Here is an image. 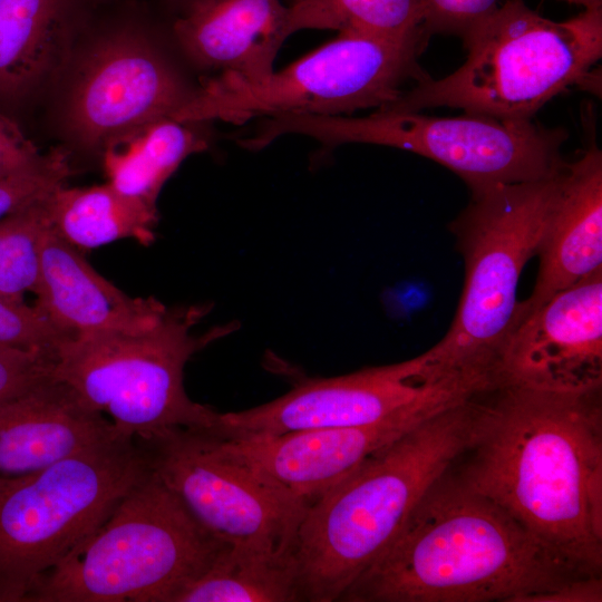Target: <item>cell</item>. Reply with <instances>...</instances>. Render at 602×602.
I'll return each mask as SVG.
<instances>
[{
    "mask_svg": "<svg viewBox=\"0 0 602 602\" xmlns=\"http://www.w3.org/2000/svg\"><path fill=\"white\" fill-rule=\"evenodd\" d=\"M465 454L457 476L467 487L498 504L571 570L601 576V388H491L479 396Z\"/></svg>",
    "mask_w": 602,
    "mask_h": 602,
    "instance_id": "obj_1",
    "label": "cell"
},
{
    "mask_svg": "<svg viewBox=\"0 0 602 602\" xmlns=\"http://www.w3.org/2000/svg\"><path fill=\"white\" fill-rule=\"evenodd\" d=\"M583 577L449 469L339 601L536 602Z\"/></svg>",
    "mask_w": 602,
    "mask_h": 602,
    "instance_id": "obj_2",
    "label": "cell"
},
{
    "mask_svg": "<svg viewBox=\"0 0 602 602\" xmlns=\"http://www.w3.org/2000/svg\"><path fill=\"white\" fill-rule=\"evenodd\" d=\"M479 396L425 419L309 505L293 546L301 601H339L469 448Z\"/></svg>",
    "mask_w": 602,
    "mask_h": 602,
    "instance_id": "obj_3",
    "label": "cell"
},
{
    "mask_svg": "<svg viewBox=\"0 0 602 602\" xmlns=\"http://www.w3.org/2000/svg\"><path fill=\"white\" fill-rule=\"evenodd\" d=\"M462 40L467 58L458 69L412 85L379 110L453 107L502 119H532L552 98L591 76L602 57V8L555 21L524 0H506Z\"/></svg>",
    "mask_w": 602,
    "mask_h": 602,
    "instance_id": "obj_4",
    "label": "cell"
},
{
    "mask_svg": "<svg viewBox=\"0 0 602 602\" xmlns=\"http://www.w3.org/2000/svg\"><path fill=\"white\" fill-rule=\"evenodd\" d=\"M227 546L149 469L23 602H173Z\"/></svg>",
    "mask_w": 602,
    "mask_h": 602,
    "instance_id": "obj_5",
    "label": "cell"
},
{
    "mask_svg": "<svg viewBox=\"0 0 602 602\" xmlns=\"http://www.w3.org/2000/svg\"><path fill=\"white\" fill-rule=\"evenodd\" d=\"M210 305L167 308L140 332L75 337L57 351L54 377L93 410L107 415L119 436L147 439L173 428L217 430L220 412L193 401L184 387L191 357L237 329L234 323L194 333Z\"/></svg>",
    "mask_w": 602,
    "mask_h": 602,
    "instance_id": "obj_6",
    "label": "cell"
},
{
    "mask_svg": "<svg viewBox=\"0 0 602 602\" xmlns=\"http://www.w3.org/2000/svg\"><path fill=\"white\" fill-rule=\"evenodd\" d=\"M148 472L137 441L117 435L36 473L0 476V602H23Z\"/></svg>",
    "mask_w": 602,
    "mask_h": 602,
    "instance_id": "obj_7",
    "label": "cell"
},
{
    "mask_svg": "<svg viewBox=\"0 0 602 602\" xmlns=\"http://www.w3.org/2000/svg\"><path fill=\"white\" fill-rule=\"evenodd\" d=\"M427 39L397 41L342 31L262 78L222 72L202 80L171 118L242 124L284 114L348 116L380 109L396 101L405 85L428 78L418 64Z\"/></svg>",
    "mask_w": 602,
    "mask_h": 602,
    "instance_id": "obj_8",
    "label": "cell"
},
{
    "mask_svg": "<svg viewBox=\"0 0 602 602\" xmlns=\"http://www.w3.org/2000/svg\"><path fill=\"white\" fill-rule=\"evenodd\" d=\"M298 134L326 147L362 143L405 149L457 174L470 190L537 181L559 172L569 134L532 119L512 120L465 113L438 117L421 111L376 109L362 117L284 114L261 118L249 136L261 149Z\"/></svg>",
    "mask_w": 602,
    "mask_h": 602,
    "instance_id": "obj_9",
    "label": "cell"
},
{
    "mask_svg": "<svg viewBox=\"0 0 602 602\" xmlns=\"http://www.w3.org/2000/svg\"><path fill=\"white\" fill-rule=\"evenodd\" d=\"M562 168L537 181L470 190L468 205L450 227L465 264L462 298L450 328L430 348L446 363L495 382L520 278L537 253Z\"/></svg>",
    "mask_w": 602,
    "mask_h": 602,
    "instance_id": "obj_10",
    "label": "cell"
},
{
    "mask_svg": "<svg viewBox=\"0 0 602 602\" xmlns=\"http://www.w3.org/2000/svg\"><path fill=\"white\" fill-rule=\"evenodd\" d=\"M149 469L211 534L231 546L291 553L307 505L232 454L214 429L135 439Z\"/></svg>",
    "mask_w": 602,
    "mask_h": 602,
    "instance_id": "obj_11",
    "label": "cell"
},
{
    "mask_svg": "<svg viewBox=\"0 0 602 602\" xmlns=\"http://www.w3.org/2000/svg\"><path fill=\"white\" fill-rule=\"evenodd\" d=\"M485 388L483 377L449 366L429 349L397 363L307 378L266 404L220 412L217 430L245 438L368 425L407 410L446 409Z\"/></svg>",
    "mask_w": 602,
    "mask_h": 602,
    "instance_id": "obj_12",
    "label": "cell"
},
{
    "mask_svg": "<svg viewBox=\"0 0 602 602\" xmlns=\"http://www.w3.org/2000/svg\"><path fill=\"white\" fill-rule=\"evenodd\" d=\"M195 88L145 37L118 31L99 41L82 62L70 91L67 125L78 142L101 148L117 134L172 117Z\"/></svg>",
    "mask_w": 602,
    "mask_h": 602,
    "instance_id": "obj_13",
    "label": "cell"
},
{
    "mask_svg": "<svg viewBox=\"0 0 602 602\" xmlns=\"http://www.w3.org/2000/svg\"><path fill=\"white\" fill-rule=\"evenodd\" d=\"M494 379L552 392L602 387V270L513 323Z\"/></svg>",
    "mask_w": 602,
    "mask_h": 602,
    "instance_id": "obj_14",
    "label": "cell"
},
{
    "mask_svg": "<svg viewBox=\"0 0 602 602\" xmlns=\"http://www.w3.org/2000/svg\"><path fill=\"white\" fill-rule=\"evenodd\" d=\"M441 410L412 409L360 426L222 438L232 454L308 507L379 450Z\"/></svg>",
    "mask_w": 602,
    "mask_h": 602,
    "instance_id": "obj_15",
    "label": "cell"
},
{
    "mask_svg": "<svg viewBox=\"0 0 602 602\" xmlns=\"http://www.w3.org/2000/svg\"><path fill=\"white\" fill-rule=\"evenodd\" d=\"M117 435L52 375L0 401V476L36 473Z\"/></svg>",
    "mask_w": 602,
    "mask_h": 602,
    "instance_id": "obj_16",
    "label": "cell"
},
{
    "mask_svg": "<svg viewBox=\"0 0 602 602\" xmlns=\"http://www.w3.org/2000/svg\"><path fill=\"white\" fill-rule=\"evenodd\" d=\"M536 255L535 285L518 302L514 322L602 270V153L595 144L565 162Z\"/></svg>",
    "mask_w": 602,
    "mask_h": 602,
    "instance_id": "obj_17",
    "label": "cell"
},
{
    "mask_svg": "<svg viewBox=\"0 0 602 602\" xmlns=\"http://www.w3.org/2000/svg\"><path fill=\"white\" fill-rule=\"evenodd\" d=\"M35 295V305L72 338L140 332L155 326L167 309L154 298H135L118 289L50 225Z\"/></svg>",
    "mask_w": 602,
    "mask_h": 602,
    "instance_id": "obj_18",
    "label": "cell"
},
{
    "mask_svg": "<svg viewBox=\"0 0 602 602\" xmlns=\"http://www.w3.org/2000/svg\"><path fill=\"white\" fill-rule=\"evenodd\" d=\"M172 32L197 67L258 79L273 71L289 37L287 6L282 0H192Z\"/></svg>",
    "mask_w": 602,
    "mask_h": 602,
    "instance_id": "obj_19",
    "label": "cell"
},
{
    "mask_svg": "<svg viewBox=\"0 0 602 602\" xmlns=\"http://www.w3.org/2000/svg\"><path fill=\"white\" fill-rule=\"evenodd\" d=\"M197 124L166 117L113 136L101 147L108 183L157 208L164 184L182 162L208 148V139Z\"/></svg>",
    "mask_w": 602,
    "mask_h": 602,
    "instance_id": "obj_20",
    "label": "cell"
},
{
    "mask_svg": "<svg viewBox=\"0 0 602 602\" xmlns=\"http://www.w3.org/2000/svg\"><path fill=\"white\" fill-rule=\"evenodd\" d=\"M52 230L80 251L132 239L142 245L155 240L157 208L116 190L110 183L56 188L45 200Z\"/></svg>",
    "mask_w": 602,
    "mask_h": 602,
    "instance_id": "obj_21",
    "label": "cell"
},
{
    "mask_svg": "<svg viewBox=\"0 0 602 602\" xmlns=\"http://www.w3.org/2000/svg\"><path fill=\"white\" fill-rule=\"evenodd\" d=\"M66 21V0L0 1V94L22 95L48 74Z\"/></svg>",
    "mask_w": 602,
    "mask_h": 602,
    "instance_id": "obj_22",
    "label": "cell"
},
{
    "mask_svg": "<svg viewBox=\"0 0 602 602\" xmlns=\"http://www.w3.org/2000/svg\"><path fill=\"white\" fill-rule=\"evenodd\" d=\"M291 553L229 545L173 602H300Z\"/></svg>",
    "mask_w": 602,
    "mask_h": 602,
    "instance_id": "obj_23",
    "label": "cell"
},
{
    "mask_svg": "<svg viewBox=\"0 0 602 602\" xmlns=\"http://www.w3.org/2000/svg\"><path fill=\"white\" fill-rule=\"evenodd\" d=\"M330 29L406 41L428 38L423 0H290L287 31Z\"/></svg>",
    "mask_w": 602,
    "mask_h": 602,
    "instance_id": "obj_24",
    "label": "cell"
},
{
    "mask_svg": "<svg viewBox=\"0 0 602 602\" xmlns=\"http://www.w3.org/2000/svg\"><path fill=\"white\" fill-rule=\"evenodd\" d=\"M45 200L0 220V294L25 300L35 294L41 269V247L49 219Z\"/></svg>",
    "mask_w": 602,
    "mask_h": 602,
    "instance_id": "obj_25",
    "label": "cell"
},
{
    "mask_svg": "<svg viewBox=\"0 0 602 602\" xmlns=\"http://www.w3.org/2000/svg\"><path fill=\"white\" fill-rule=\"evenodd\" d=\"M37 305L0 294V347L40 350L57 356L60 346L71 339Z\"/></svg>",
    "mask_w": 602,
    "mask_h": 602,
    "instance_id": "obj_26",
    "label": "cell"
},
{
    "mask_svg": "<svg viewBox=\"0 0 602 602\" xmlns=\"http://www.w3.org/2000/svg\"><path fill=\"white\" fill-rule=\"evenodd\" d=\"M71 173L68 153L57 148L37 165L0 178V220L46 198L65 185Z\"/></svg>",
    "mask_w": 602,
    "mask_h": 602,
    "instance_id": "obj_27",
    "label": "cell"
},
{
    "mask_svg": "<svg viewBox=\"0 0 602 602\" xmlns=\"http://www.w3.org/2000/svg\"><path fill=\"white\" fill-rule=\"evenodd\" d=\"M57 356L0 347V401L52 376Z\"/></svg>",
    "mask_w": 602,
    "mask_h": 602,
    "instance_id": "obj_28",
    "label": "cell"
},
{
    "mask_svg": "<svg viewBox=\"0 0 602 602\" xmlns=\"http://www.w3.org/2000/svg\"><path fill=\"white\" fill-rule=\"evenodd\" d=\"M499 0H423L424 29L463 38L499 6Z\"/></svg>",
    "mask_w": 602,
    "mask_h": 602,
    "instance_id": "obj_29",
    "label": "cell"
},
{
    "mask_svg": "<svg viewBox=\"0 0 602 602\" xmlns=\"http://www.w3.org/2000/svg\"><path fill=\"white\" fill-rule=\"evenodd\" d=\"M43 156L12 120L0 114V178L37 165Z\"/></svg>",
    "mask_w": 602,
    "mask_h": 602,
    "instance_id": "obj_30",
    "label": "cell"
},
{
    "mask_svg": "<svg viewBox=\"0 0 602 602\" xmlns=\"http://www.w3.org/2000/svg\"><path fill=\"white\" fill-rule=\"evenodd\" d=\"M601 576L575 580L565 586L537 598L536 602H601Z\"/></svg>",
    "mask_w": 602,
    "mask_h": 602,
    "instance_id": "obj_31",
    "label": "cell"
},
{
    "mask_svg": "<svg viewBox=\"0 0 602 602\" xmlns=\"http://www.w3.org/2000/svg\"><path fill=\"white\" fill-rule=\"evenodd\" d=\"M569 3L582 6L584 9L602 8V0H564Z\"/></svg>",
    "mask_w": 602,
    "mask_h": 602,
    "instance_id": "obj_32",
    "label": "cell"
},
{
    "mask_svg": "<svg viewBox=\"0 0 602 602\" xmlns=\"http://www.w3.org/2000/svg\"><path fill=\"white\" fill-rule=\"evenodd\" d=\"M190 1H192V0H190Z\"/></svg>",
    "mask_w": 602,
    "mask_h": 602,
    "instance_id": "obj_33",
    "label": "cell"
},
{
    "mask_svg": "<svg viewBox=\"0 0 602 602\" xmlns=\"http://www.w3.org/2000/svg\"><path fill=\"white\" fill-rule=\"evenodd\" d=\"M1 1V0H0Z\"/></svg>",
    "mask_w": 602,
    "mask_h": 602,
    "instance_id": "obj_34",
    "label": "cell"
}]
</instances>
